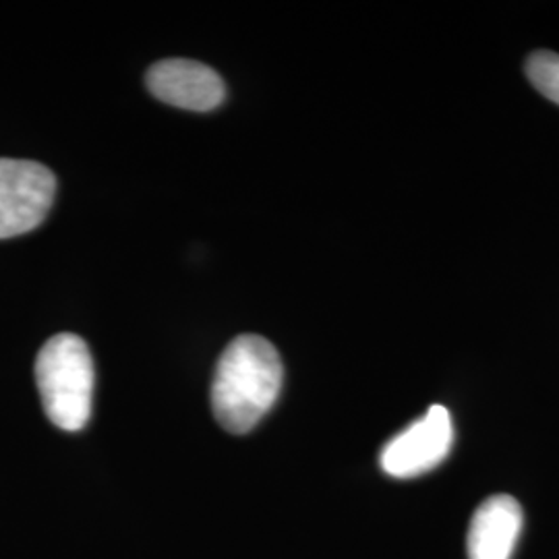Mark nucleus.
<instances>
[{
	"instance_id": "obj_7",
	"label": "nucleus",
	"mask_w": 559,
	"mask_h": 559,
	"mask_svg": "<svg viewBox=\"0 0 559 559\" xmlns=\"http://www.w3.org/2000/svg\"><path fill=\"white\" fill-rule=\"evenodd\" d=\"M526 75L547 100L559 106V55L540 50L526 62Z\"/></svg>"
},
{
	"instance_id": "obj_6",
	"label": "nucleus",
	"mask_w": 559,
	"mask_h": 559,
	"mask_svg": "<svg viewBox=\"0 0 559 559\" xmlns=\"http://www.w3.org/2000/svg\"><path fill=\"white\" fill-rule=\"evenodd\" d=\"M522 508L510 496H493L475 510L468 528V559H510L522 531Z\"/></svg>"
},
{
	"instance_id": "obj_2",
	"label": "nucleus",
	"mask_w": 559,
	"mask_h": 559,
	"mask_svg": "<svg viewBox=\"0 0 559 559\" xmlns=\"http://www.w3.org/2000/svg\"><path fill=\"white\" fill-rule=\"evenodd\" d=\"M94 360L75 334H59L41 346L36 383L44 411L62 431H80L92 417Z\"/></svg>"
},
{
	"instance_id": "obj_1",
	"label": "nucleus",
	"mask_w": 559,
	"mask_h": 559,
	"mask_svg": "<svg viewBox=\"0 0 559 559\" xmlns=\"http://www.w3.org/2000/svg\"><path fill=\"white\" fill-rule=\"evenodd\" d=\"M284 367L270 340L245 334L222 353L212 383V408L222 429L249 433L278 400Z\"/></svg>"
},
{
	"instance_id": "obj_4",
	"label": "nucleus",
	"mask_w": 559,
	"mask_h": 559,
	"mask_svg": "<svg viewBox=\"0 0 559 559\" xmlns=\"http://www.w3.org/2000/svg\"><path fill=\"white\" fill-rule=\"evenodd\" d=\"M454 443V425L445 406H431L381 450V468L396 479L419 477L448 459Z\"/></svg>"
},
{
	"instance_id": "obj_5",
	"label": "nucleus",
	"mask_w": 559,
	"mask_h": 559,
	"mask_svg": "<svg viewBox=\"0 0 559 559\" xmlns=\"http://www.w3.org/2000/svg\"><path fill=\"white\" fill-rule=\"evenodd\" d=\"M147 90L170 106L207 112L226 98L221 75L198 60L168 59L156 62L145 75Z\"/></svg>"
},
{
	"instance_id": "obj_3",
	"label": "nucleus",
	"mask_w": 559,
	"mask_h": 559,
	"mask_svg": "<svg viewBox=\"0 0 559 559\" xmlns=\"http://www.w3.org/2000/svg\"><path fill=\"white\" fill-rule=\"evenodd\" d=\"M57 195L50 168L32 160L0 158V239L38 228Z\"/></svg>"
}]
</instances>
